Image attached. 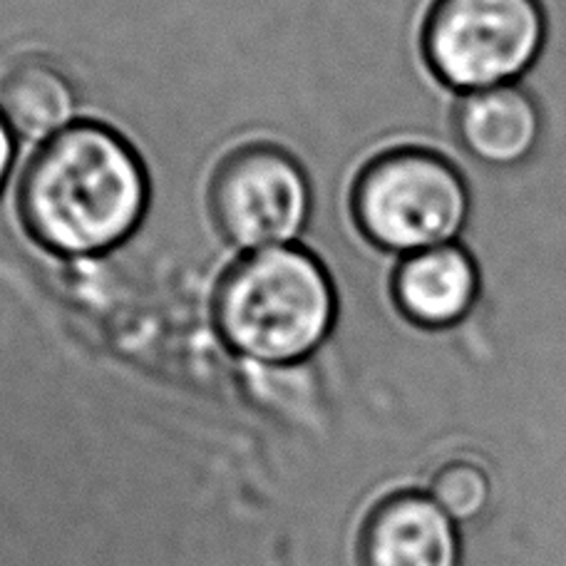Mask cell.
Instances as JSON below:
<instances>
[{
	"mask_svg": "<svg viewBox=\"0 0 566 566\" xmlns=\"http://www.w3.org/2000/svg\"><path fill=\"white\" fill-rule=\"evenodd\" d=\"M149 205L137 149L103 123H73L43 139L18 187V214L57 256H97L135 234Z\"/></svg>",
	"mask_w": 566,
	"mask_h": 566,
	"instance_id": "cell-1",
	"label": "cell"
},
{
	"mask_svg": "<svg viewBox=\"0 0 566 566\" xmlns=\"http://www.w3.org/2000/svg\"><path fill=\"white\" fill-rule=\"evenodd\" d=\"M338 293L313 251L286 244L239 259L214 293V323L241 358L291 366L328 340Z\"/></svg>",
	"mask_w": 566,
	"mask_h": 566,
	"instance_id": "cell-2",
	"label": "cell"
},
{
	"mask_svg": "<svg viewBox=\"0 0 566 566\" xmlns=\"http://www.w3.org/2000/svg\"><path fill=\"white\" fill-rule=\"evenodd\" d=\"M350 217L373 247L408 256L460 237L470 217V189L440 151L392 147L358 171Z\"/></svg>",
	"mask_w": 566,
	"mask_h": 566,
	"instance_id": "cell-3",
	"label": "cell"
},
{
	"mask_svg": "<svg viewBox=\"0 0 566 566\" xmlns=\"http://www.w3.org/2000/svg\"><path fill=\"white\" fill-rule=\"evenodd\" d=\"M547 43L542 0H432L422 55L442 85L478 93L514 85Z\"/></svg>",
	"mask_w": 566,
	"mask_h": 566,
	"instance_id": "cell-4",
	"label": "cell"
},
{
	"mask_svg": "<svg viewBox=\"0 0 566 566\" xmlns=\"http://www.w3.org/2000/svg\"><path fill=\"white\" fill-rule=\"evenodd\" d=\"M301 161L271 142L231 149L209 181V211L229 244L259 251L296 241L311 217Z\"/></svg>",
	"mask_w": 566,
	"mask_h": 566,
	"instance_id": "cell-5",
	"label": "cell"
},
{
	"mask_svg": "<svg viewBox=\"0 0 566 566\" xmlns=\"http://www.w3.org/2000/svg\"><path fill=\"white\" fill-rule=\"evenodd\" d=\"M458 557L452 520L420 492L390 494L363 524V566H458Z\"/></svg>",
	"mask_w": 566,
	"mask_h": 566,
	"instance_id": "cell-6",
	"label": "cell"
},
{
	"mask_svg": "<svg viewBox=\"0 0 566 566\" xmlns=\"http://www.w3.org/2000/svg\"><path fill=\"white\" fill-rule=\"evenodd\" d=\"M390 293L398 311L420 328H452L470 316L480 293V271L460 244L416 251L392 271Z\"/></svg>",
	"mask_w": 566,
	"mask_h": 566,
	"instance_id": "cell-7",
	"label": "cell"
},
{
	"mask_svg": "<svg viewBox=\"0 0 566 566\" xmlns=\"http://www.w3.org/2000/svg\"><path fill=\"white\" fill-rule=\"evenodd\" d=\"M454 133L482 165L517 167L539 145L542 113L527 90L517 85L478 90L458 103Z\"/></svg>",
	"mask_w": 566,
	"mask_h": 566,
	"instance_id": "cell-8",
	"label": "cell"
},
{
	"mask_svg": "<svg viewBox=\"0 0 566 566\" xmlns=\"http://www.w3.org/2000/svg\"><path fill=\"white\" fill-rule=\"evenodd\" d=\"M75 90L57 67L25 60L8 70L0 83V113L10 129L25 139H48L67 127Z\"/></svg>",
	"mask_w": 566,
	"mask_h": 566,
	"instance_id": "cell-9",
	"label": "cell"
},
{
	"mask_svg": "<svg viewBox=\"0 0 566 566\" xmlns=\"http://www.w3.org/2000/svg\"><path fill=\"white\" fill-rule=\"evenodd\" d=\"M430 497L450 520L468 522L490 500V478L470 460H450L432 474Z\"/></svg>",
	"mask_w": 566,
	"mask_h": 566,
	"instance_id": "cell-10",
	"label": "cell"
},
{
	"mask_svg": "<svg viewBox=\"0 0 566 566\" xmlns=\"http://www.w3.org/2000/svg\"><path fill=\"white\" fill-rule=\"evenodd\" d=\"M13 159H15V133L10 129L6 115L0 113V189L6 185L10 167H13Z\"/></svg>",
	"mask_w": 566,
	"mask_h": 566,
	"instance_id": "cell-11",
	"label": "cell"
}]
</instances>
